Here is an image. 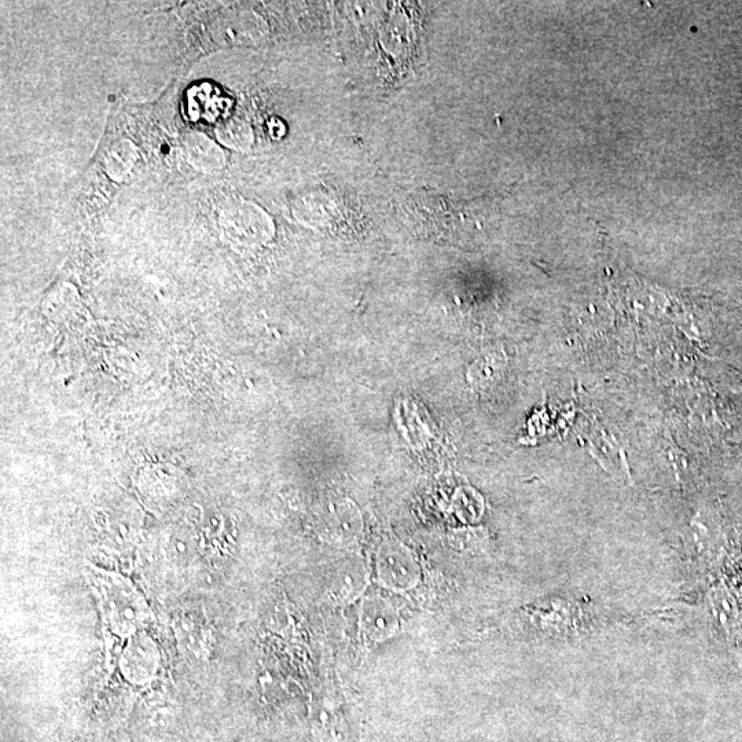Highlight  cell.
<instances>
[{"label": "cell", "instance_id": "1", "mask_svg": "<svg viewBox=\"0 0 742 742\" xmlns=\"http://www.w3.org/2000/svg\"><path fill=\"white\" fill-rule=\"evenodd\" d=\"M378 573L382 582L392 589L406 590L413 587L417 582V564L413 558L402 550H387L378 558Z\"/></svg>", "mask_w": 742, "mask_h": 742}, {"label": "cell", "instance_id": "2", "mask_svg": "<svg viewBox=\"0 0 742 742\" xmlns=\"http://www.w3.org/2000/svg\"><path fill=\"white\" fill-rule=\"evenodd\" d=\"M183 153L194 168L207 174L222 170L224 156L222 150L201 132L193 131L183 141Z\"/></svg>", "mask_w": 742, "mask_h": 742}, {"label": "cell", "instance_id": "3", "mask_svg": "<svg viewBox=\"0 0 742 742\" xmlns=\"http://www.w3.org/2000/svg\"><path fill=\"white\" fill-rule=\"evenodd\" d=\"M363 624L371 637L384 639L395 633L398 627V616L388 602L373 598V600H367L363 606Z\"/></svg>", "mask_w": 742, "mask_h": 742}, {"label": "cell", "instance_id": "4", "mask_svg": "<svg viewBox=\"0 0 742 742\" xmlns=\"http://www.w3.org/2000/svg\"><path fill=\"white\" fill-rule=\"evenodd\" d=\"M137 160V152L130 142H117L106 154V168L112 178L121 179L130 172Z\"/></svg>", "mask_w": 742, "mask_h": 742}, {"label": "cell", "instance_id": "5", "mask_svg": "<svg viewBox=\"0 0 742 742\" xmlns=\"http://www.w3.org/2000/svg\"><path fill=\"white\" fill-rule=\"evenodd\" d=\"M244 127V124H241L238 120H224L216 128V134L224 145L231 146V148H240L246 137Z\"/></svg>", "mask_w": 742, "mask_h": 742}]
</instances>
